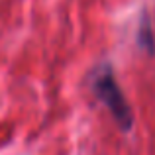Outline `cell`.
<instances>
[{"label": "cell", "instance_id": "cell-1", "mask_svg": "<svg viewBox=\"0 0 155 155\" xmlns=\"http://www.w3.org/2000/svg\"><path fill=\"white\" fill-rule=\"evenodd\" d=\"M91 87L94 96L108 108L122 132H130L134 128V112L118 84L110 63H100L91 75Z\"/></svg>", "mask_w": 155, "mask_h": 155}, {"label": "cell", "instance_id": "cell-2", "mask_svg": "<svg viewBox=\"0 0 155 155\" xmlns=\"http://www.w3.org/2000/svg\"><path fill=\"white\" fill-rule=\"evenodd\" d=\"M137 45L143 47L145 51L151 55L155 51V39H153V30H151V24H149V20L143 16V20H141V26H140V31H137Z\"/></svg>", "mask_w": 155, "mask_h": 155}]
</instances>
